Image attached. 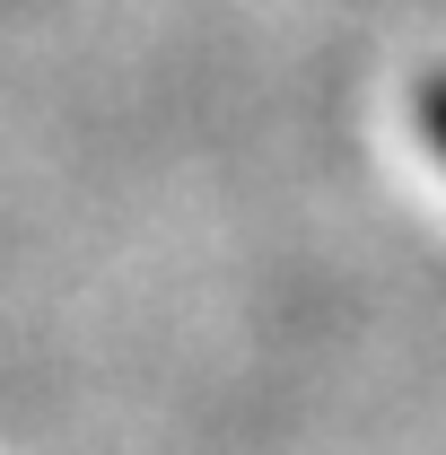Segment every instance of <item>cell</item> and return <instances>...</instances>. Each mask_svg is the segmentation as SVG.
<instances>
[{
  "instance_id": "cell-1",
  "label": "cell",
  "mask_w": 446,
  "mask_h": 455,
  "mask_svg": "<svg viewBox=\"0 0 446 455\" xmlns=\"http://www.w3.org/2000/svg\"><path fill=\"white\" fill-rule=\"evenodd\" d=\"M411 114H420V140H429V149L446 158V70H438V79H420V88H411Z\"/></svg>"
}]
</instances>
